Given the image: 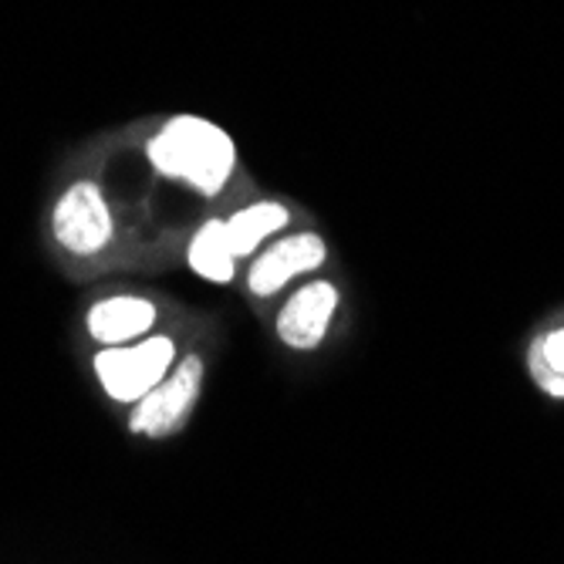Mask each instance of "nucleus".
<instances>
[{
	"label": "nucleus",
	"mask_w": 564,
	"mask_h": 564,
	"mask_svg": "<svg viewBox=\"0 0 564 564\" xmlns=\"http://www.w3.org/2000/svg\"><path fill=\"white\" fill-rule=\"evenodd\" d=\"M145 156L160 176L217 196L237 170V142L224 126L203 116H173L145 142Z\"/></svg>",
	"instance_id": "nucleus-1"
},
{
	"label": "nucleus",
	"mask_w": 564,
	"mask_h": 564,
	"mask_svg": "<svg viewBox=\"0 0 564 564\" xmlns=\"http://www.w3.org/2000/svg\"><path fill=\"white\" fill-rule=\"evenodd\" d=\"M176 358V345L166 335H152L135 345H109L95 355V376L119 402H139L156 389Z\"/></svg>",
	"instance_id": "nucleus-2"
},
{
	"label": "nucleus",
	"mask_w": 564,
	"mask_h": 564,
	"mask_svg": "<svg viewBox=\"0 0 564 564\" xmlns=\"http://www.w3.org/2000/svg\"><path fill=\"white\" fill-rule=\"evenodd\" d=\"M51 230H55V240L68 253H78V258H91V253L106 250L116 237V220L101 186L91 180L72 183L55 203Z\"/></svg>",
	"instance_id": "nucleus-3"
},
{
	"label": "nucleus",
	"mask_w": 564,
	"mask_h": 564,
	"mask_svg": "<svg viewBox=\"0 0 564 564\" xmlns=\"http://www.w3.org/2000/svg\"><path fill=\"white\" fill-rule=\"evenodd\" d=\"M199 386H203V362H199V355H186V362L176 366L170 379H163L145 399H139L135 413L129 420L132 433L156 436V440L176 433L193 413Z\"/></svg>",
	"instance_id": "nucleus-4"
},
{
	"label": "nucleus",
	"mask_w": 564,
	"mask_h": 564,
	"mask_svg": "<svg viewBox=\"0 0 564 564\" xmlns=\"http://www.w3.org/2000/svg\"><path fill=\"white\" fill-rule=\"evenodd\" d=\"M325 261H328V243L322 234H315V230L288 234L253 258V264L247 271V288L258 297H271V294L284 291L294 278L318 271Z\"/></svg>",
	"instance_id": "nucleus-5"
},
{
	"label": "nucleus",
	"mask_w": 564,
	"mask_h": 564,
	"mask_svg": "<svg viewBox=\"0 0 564 564\" xmlns=\"http://www.w3.org/2000/svg\"><path fill=\"white\" fill-rule=\"evenodd\" d=\"M338 312V288L332 281L301 284L278 312V338L294 351H315Z\"/></svg>",
	"instance_id": "nucleus-6"
},
{
	"label": "nucleus",
	"mask_w": 564,
	"mask_h": 564,
	"mask_svg": "<svg viewBox=\"0 0 564 564\" xmlns=\"http://www.w3.org/2000/svg\"><path fill=\"white\" fill-rule=\"evenodd\" d=\"M156 304L135 294H116L98 301L88 312V332L98 345H132V338H142L156 325Z\"/></svg>",
	"instance_id": "nucleus-7"
},
{
	"label": "nucleus",
	"mask_w": 564,
	"mask_h": 564,
	"mask_svg": "<svg viewBox=\"0 0 564 564\" xmlns=\"http://www.w3.org/2000/svg\"><path fill=\"white\" fill-rule=\"evenodd\" d=\"M224 224H227V240H230L234 258H253L264 240L288 230L291 210L278 199H261V203H250V207L237 210Z\"/></svg>",
	"instance_id": "nucleus-8"
},
{
	"label": "nucleus",
	"mask_w": 564,
	"mask_h": 564,
	"mask_svg": "<svg viewBox=\"0 0 564 564\" xmlns=\"http://www.w3.org/2000/svg\"><path fill=\"white\" fill-rule=\"evenodd\" d=\"M186 264L196 278L210 284H230L237 274V258L227 240V224L224 220H207L189 240Z\"/></svg>",
	"instance_id": "nucleus-9"
},
{
	"label": "nucleus",
	"mask_w": 564,
	"mask_h": 564,
	"mask_svg": "<svg viewBox=\"0 0 564 564\" xmlns=\"http://www.w3.org/2000/svg\"><path fill=\"white\" fill-rule=\"evenodd\" d=\"M531 379L554 399H564V325L534 338L528 351Z\"/></svg>",
	"instance_id": "nucleus-10"
}]
</instances>
